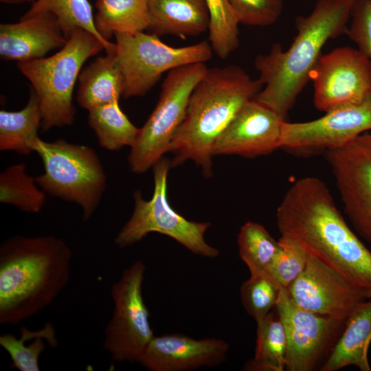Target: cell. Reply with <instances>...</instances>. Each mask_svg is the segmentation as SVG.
I'll return each mask as SVG.
<instances>
[{"instance_id": "7a4b0ae2", "label": "cell", "mask_w": 371, "mask_h": 371, "mask_svg": "<svg viewBox=\"0 0 371 371\" xmlns=\"http://www.w3.org/2000/svg\"><path fill=\"white\" fill-rule=\"evenodd\" d=\"M353 3L317 0L308 15L295 19L297 34L287 50L275 43L267 54L258 55L254 65L264 87L254 99L285 119L310 80L325 43L346 33Z\"/></svg>"}, {"instance_id": "603a6c76", "label": "cell", "mask_w": 371, "mask_h": 371, "mask_svg": "<svg viewBox=\"0 0 371 371\" xmlns=\"http://www.w3.org/2000/svg\"><path fill=\"white\" fill-rule=\"evenodd\" d=\"M42 114L38 98L31 89L27 104L17 111H0V150L28 155L41 126Z\"/></svg>"}, {"instance_id": "8fae6325", "label": "cell", "mask_w": 371, "mask_h": 371, "mask_svg": "<svg viewBox=\"0 0 371 371\" xmlns=\"http://www.w3.org/2000/svg\"><path fill=\"white\" fill-rule=\"evenodd\" d=\"M286 289L300 308L345 323L371 298V289L356 284L309 253L304 269Z\"/></svg>"}, {"instance_id": "f1b7e54d", "label": "cell", "mask_w": 371, "mask_h": 371, "mask_svg": "<svg viewBox=\"0 0 371 371\" xmlns=\"http://www.w3.org/2000/svg\"><path fill=\"white\" fill-rule=\"evenodd\" d=\"M210 14L209 41L212 51L226 59L239 45L240 23L229 0H205Z\"/></svg>"}, {"instance_id": "ffe728a7", "label": "cell", "mask_w": 371, "mask_h": 371, "mask_svg": "<svg viewBox=\"0 0 371 371\" xmlns=\"http://www.w3.org/2000/svg\"><path fill=\"white\" fill-rule=\"evenodd\" d=\"M345 324L321 370L336 371L354 366L361 371H370L368 354L371 342V298L361 304Z\"/></svg>"}, {"instance_id": "f546056e", "label": "cell", "mask_w": 371, "mask_h": 371, "mask_svg": "<svg viewBox=\"0 0 371 371\" xmlns=\"http://www.w3.org/2000/svg\"><path fill=\"white\" fill-rule=\"evenodd\" d=\"M281 288L268 273L250 275L240 289L241 302L247 314L256 322L267 315L276 306Z\"/></svg>"}, {"instance_id": "e575fe53", "label": "cell", "mask_w": 371, "mask_h": 371, "mask_svg": "<svg viewBox=\"0 0 371 371\" xmlns=\"http://www.w3.org/2000/svg\"><path fill=\"white\" fill-rule=\"evenodd\" d=\"M1 3L7 4H20L24 3H33L36 0H0Z\"/></svg>"}, {"instance_id": "2e32d148", "label": "cell", "mask_w": 371, "mask_h": 371, "mask_svg": "<svg viewBox=\"0 0 371 371\" xmlns=\"http://www.w3.org/2000/svg\"><path fill=\"white\" fill-rule=\"evenodd\" d=\"M283 119L255 99L247 102L219 135L213 155L254 157L280 148Z\"/></svg>"}, {"instance_id": "83f0119b", "label": "cell", "mask_w": 371, "mask_h": 371, "mask_svg": "<svg viewBox=\"0 0 371 371\" xmlns=\"http://www.w3.org/2000/svg\"><path fill=\"white\" fill-rule=\"evenodd\" d=\"M35 178L20 163L6 168L0 174V201L27 213H38L45 201V192L36 186Z\"/></svg>"}, {"instance_id": "4dcf8cb0", "label": "cell", "mask_w": 371, "mask_h": 371, "mask_svg": "<svg viewBox=\"0 0 371 371\" xmlns=\"http://www.w3.org/2000/svg\"><path fill=\"white\" fill-rule=\"evenodd\" d=\"M44 339L51 348L58 345L56 331L51 323H47L45 333L34 338L27 345L21 337L17 338L7 333L0 336V346L10 356L14 368L19 371H38V359L46 348Z\"/></svg>"}, {"instance_id": "1f68e13d", "label": "cell", "mask_w": 371, "mask_h": 371, "mask_svg": "<svg viewBox=\"0 0 371 371\" xmlns=\"http://www.w3.org/2000/svg\"><path fill=\"white\" fill-rule=\"evenodd\" d=\"M278 241L280 249L268 273L287 289L304 269L308 252L291 238L281 236Z\"/></svg>"}, {"instance_id": "ba28073f", "label": "cell", "mask_w": 371, "mask_h": 371, "mask_svg": "<svg viewBox=\"0 0 371 371\" xmlns=\"http://www.w3.org/2000/svg\"><path fill=\"white\" fill-rule=\"evenodd\" d=\"M204 63L188 64L168 71L155 108L139 128L128 158L130 170L143 173L168 152L183 121L190 95L207 69Z\"/></svg>"}, {"instance_id": "d6986e66", "label": "cell", "mask_w": 371, "mask_h": 371, "mask_svg": "<svg viewBox=\"0 0 371 371\" xmlns=\"http://www.w3.org/2000/svg\"><path fill=\"white\" fill-rule=\"evenodd\" d=\"M150 26L157 36L186 38L209 30L210 14L205 0H148Z\"/></svg>"}, {"instance_id": "4fadbf2b", "label": "cell", "mask_w": 371, "mask_h": 371, "mask_svg": "<svg viewBox=\"0 0 371 371\" xmlns=\"http://www.w3.org/2000/svg\"><path fill=\"white\" fill-rule=\"evenodd\" d=\"M310 80L313 102L322 111L371 98V62L358 49L338 47L319 58Z\"/></svg>"}, {"instance_id": "8992f818", "label": "cell", "mask_w": 371, "mask_h": 371, "mask_svg": "<svg viewBox=\"0 0 371 371\" xmlns=\"http://www.w3.org/2000/svg\"><path fill=\"white\" fill-rule=\"evenodd\" d=\"M33 150L44 166V173L35 177L36 183L45 193L80 205L83 220H89L106 187V177L95 150L62 139L49 142L39 137Z\"/></svg>"}, {"instance_id": "6da1fadb", "label": "cell", "mask_w": 371, "mask_h": 371, "mask_svg": "<svg viewBox=\"0 0 371 371\" xmlns=\"http://www.w3.org/2000/svg\"><path fill=\"white\" fill-rule=\"evenodd\" d=\"M276 220L281 236L296 241L356 284L371 289V251L349 227L322 180L295 181L277 208Z\"/></svg>"}, {"instance_id": "836d02e7", "label": "cell", "mask_w": 371, "mask_h": 371, "mask_svg": "<svg viewBox=\"0 0 371 371\" xmlns=\"http://www.w3.org/2000/svg\"><path fill=\"white\" fill-rule=\"evenodd\" d=\"M346 34L371 62V0H354Z\"/></svg>"}, {"instance_id": "52a82bcc", "label": "cell", "mask_w": 371, "mask_h": 371, "mask_svg": "<svg viewBox=\"0 0 371 371\" xmlns=\"http://www.w3.org/2000/svg\"><path fill=\"white\" fill-rule=\"evenodd\" d=\"M170 167L171 161L164 157L153 166L152 199L146 201L140 190L134 192L133 214L117 234L115 243L119 248H125L139 242L150 232H157L172 238L194 254L214 258L219 251L204 238L211 224L186 219L175 212L167 200V178Z\"/></svg>"}, {"instance_id": "e0dca14e", "label": "cell", "mask_w": 371, "mask_h": 371, "mask_svg": "<svg viewBox=\"0 0 371 371\" xmlns=\"http://www.w3.org/2000/svg\"><path fill=\"white\" fill-rule=\"evenodd\" d=\"M229 346L217 338L196 339L181 334L155 337L139 362L151 371H187L226 361Z\"/></svg>"}, {"instance_id": "30bf717a", "label": "cell", "mask_w": 371, "mask_h": 371, "mask_svg": "<svg viewBox=\"0 0 371 371\" xmlns=\"http://www.w3.org/2000/svg\"><path fill=\"white\" fill-rule=\"evenodd\" d=\"M146 266L137 260L111 286V319L104 330L103 347L114 361L139 363L155 336L142 295Z\"/></svg>"}, {"instance_id": "9a60e30c", "label": "cell", "mask_w": 371, "mask_h": 371, "mask_svg": "<svg viewBox=\"0 0 371 371\" xmlns=\"http://www.w3.org/2000/svg\"><path fill=\"white\" fill-rule=\"evenodd\" d=\"M276 307L286 337L285 370H313L339 324L345 322L300 308L283 287Z\"/></svg>"}, {"instance_id": "7c38bea8", "label": "cell", "mask_w": 371, "mask_h": 371, "mask_svg": "<svg viewBox=\"0 0 371 371\" xmlns=\"http://www.w3.org/2000/svg\"><path fill=\"white\" fill-rule=\"evenodd\" d=\"M344 212L357 232L371 243V131L326 150Z\"/></svg>"}, {"instance_id": "4316f807", "label": "cell", "mask_w": 371, "mask_h": 371, "mask_svg": "<svg viewBox=\"0 0 371 371\" xmlns=\"http://www.w3.org/2000/svg\"><path fill=\"white\" fill-rule=\"evenodd\" d=\"M238 245L239 256L250 275L268 273L280 249L279 241L262 225L252 221L241 227Z\"/></svg>"}, {"instance_id": "5bb4252c", "label": "cell", "mask_w": 371, "mask_h": 371, "mask_svg": "<svg viewBox=\"0 0 371 371\" xmlns=\"http://www.w3.org/2000/svg\"><path fill=\"white\" fill-rule=\"evenodd\" d=\"M368 131H371V98L359 103L335 108L312 121L295 123L284 121L280 148L333 149Z\"/></svg>"}, {"instance_id": "d4e9b609", "label": "cell", "mask_w": 371, "mask_h": 371, "mask_svg": "<svg viewBox=\"0 0 371 371\" xmlns=\"http://www.w3.org/2000/svg\"><path fill=\"white\" fill-rule=\"evenodd\" d=\"M256 322L253 359L245 365L249 371H283L286 366V337L284 326L269 313Z\"/></svg>"}, {"instance_id": "cb8c5ba5", "label": "cell", "mask_w": 371, "mask_h": 371, "mask_svg": "<svg viewBox=\"0 0 371 371\" xmlns=\"http://www.w3.org/2000/svg\"><path fill=\"white\" fill-rule=\"evenodd\" d=\"M88 123L101 147L118 150L135 143L139 128L121 110L119 101L106 104L89 111Z\"/></svg>"}, {"instance_id": "d6a6232c", "label": "cell", "mask_w": 371, "mask_h": 371, "mask_svg": "<svg viewBox=\"0 0 371 371\" xmlns=\"http://www.w3.org/2000/svg\"><path fill=\"white\" fill-rule=\"evenodd\" d=\"M240 23L251 26H269L280 18L283 0H229Z\"/></svg>"}, {"instance_id": "44dd1931", "label": "cell", "mask_w": 371, "mask_h": 371, "mask_svg": "<svg viewBox=\"0 0 371 371\" xmlns=\"http://www.w3.org/2000/svg\"><path fill=\"white\" fill-rule=\"evenodd\" d=\"M78 80L77 102L88 111L122 96L123 78L115 52L95 58L81 70Z\"/></svg>"}, {"instance_id": "3957f363", "label": "cell", "mask_w": 371, "mask_h": 371, "mask_svg": "<svg viewBox=\"0 0 371 371\" xmlns=\"http://www.w3.org/2000/svg\"><path fill=\"white\" fill-rule=\"evenodd\" d=\"M71 251L52 236H14L0 246V324L16 325L49 305L70 276Z\"/></svg>"}, {"instance_id": "7402d4cb", "label": "cell", "mask_w": 371, "mask_h": 371, "mask_svg": "<svg viewBox=\"0 0 371 371\" xmlns=\"http://www.w3.org/2000/svg\"><path fill=\"white\" fill-rule=\"evenodd\" d=\"M95 6V28L106 41L117 32L136 34L149 28L148 0H96Z\"/></svg>"}, {"instance_id": "ac0fdd59", "label": "cell", "mask_w": 371, "mask_h": 371, "mask_svg": "<svg viewBox=\"0 0 371 371\" xmlns=\"http://www.w3.org/2000/svg\"><path fill=\"white\" fill-rule=\"evenodd\" d=\"M67 41L58 19L49 12L0 25V55L6 60L41 58L52 50L61 49Z\"/></svg>"}, {"instance_id": "9c48e42d", "label": "cell", "mask_w": 371, "mask_h": 371, "mask_svg": "<svg viewBox=\"0 0 371 371\" xmlns=\"http://www.w3.org/2000/svg\"><path fill=\"white\" fill-rule=\"evenodd\" d=\"M114 36L125 98L144 96L164 72L188 64L205 63L213 54L210 43L206 41L175 47L163 43L158 36L144 32H117Z\"/></svg>"}, {"instance_id": "277c9868", "label": "cell", "mask_w": 371, "mask_h": 371, "mask_svg": "<svg viewBox=\"0 0 371 371\" xmlns=\"http://www.w3.org/2000/svg\"><path fill=\"white\" fill-rule=\"evenodd\" d=\"M263 87L239 66L207 68L194 87L185 118L168 147L171 167L193 161L206 177L212 175L214 145L241 107Z\"/></svg>"}, {"instance_id": "484cf974", "label": "cell", "mask_w": 371, "mask_h": 371, "mask_svg": "<svg viewBox=\"0 0 371 371\" xmlns=\"http://www.w3.org/2000/svg\"><path fill=\"white\" fill-rule=\"evenodd\" d=\"M46 12L57 16L67 39L75 29L80 27L95 35L104 45L106 54L115 52V43L105 40L98 32L89 0H36L22 17Z\"/></svg>"}, {"instance_id": "5b68a950", "label": "cell", "mask_w": 371, "mask_h": 371, "mask_svg": "<svg viewBox=\"0 0 371 371\" xmlns=\"http://www.w3.org/2000/svg\"><path fill=\"white\" fill-rule=\"evenodd\" d=\"M102 49L104 45L95 35L78 27L54 55L18 63L19 70L30 82L38 98L43 131L74 123L76 82L86 60Z\"/></svg>"}]
</instances>
